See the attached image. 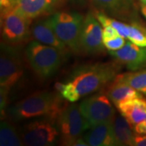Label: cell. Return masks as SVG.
I'll list each match as a JSON object with an SVG mask.
<instances>
[{
  "label": "cell",
  "instance_id": "obj_1",
  "mask_svg": "<svg viewBox=\"0 0 146 146\" xmlns=\"http://www.w3.org/2000/svg\"><path fill=\"white\" fill-rule=\"evenodd\" d=\"M116 70L110 63H96L76 70L60 93L63 99L76 102L114 80Z\"/></svg>",
  "mask_w": 146,
  "mask_h": 146
},
{
  "label": "cell",
  "instance_id": "obj_2",
  "mask_svg": "<svg viewBox=\"0 0 146 146\" xmlns=\"http://www.w3.org/2000/svg\"><path fill=\"white\" fill-rule=\"evenodd\" d=\"M63 97L48 92H38L21 100L11 107L9 115L16 120H23L46 115L50 119L57 120L67 104Z\"/></svg>",
  "mask_w": 146,
  "mask_h": 146
},
{
  "label": "cell",
  "instance_id": "obj_3",
  "mask_svg": "<svg viewBox=\"0 0 146 146\" xmlns=\"http://www.w3.org/2000/svg\"><path fill=\"white\" fill-rule=\"evenodd\" d=\"M25 55L33 70L40 77L46 78L51 76L60 68L65 54L55 47L35 40L27 46Z\"/></svg>",
  "mask_w": 146,
  "mask_h": 146
},
{
  "label": "cell",
  "instance_id": "obj_4",
  "mask_svg": "<svg viewBox=\"0 0 146 146\" xmlns=\"http://www.w3.org/2000/svg\"><path fill=\"white\" fill-rule=\"evenodd\" d=\"M84 18L76 12H57L48 18L55 34L70 50L80 52V39Z\"/></svg>",
  "mask_w": 146,
  "mask_h": 146
},
{
  "label": "cell",
  "instance_id": "obj_5",
  "mask_svg": "<svg viewBox=\"0 0 146 146\" xmlns=\"http://www.w3.org/2000/svg\"><path fill=\"white\" fill-rule=\"evenodd\" d=\"M62 143L64 145H74L84 131L90 126L80 109V106L72 102L67 105L57 119Z\"/></svg>",
  "mask_w": 146,
  "mask_h": 146
},
{
  "label": "cell",
  "instance_id": "obj_6",
  "mask_svg": "<svg viewBox=\"0 0 146 146\" xmlns=\"http://www.w3.org/2000/svg\"><path fill=\"white\" fill-rule=\"evenodd\" d=\"M108 96L96 94L85 98L80 103L84 118L91 127L104 123H112L115 111Z\"/></svg>",
  "mask_w": 146,
  "mask_h": 146
},
{
  "label": "cell",
  "instance_id": "obj_7",
  "mask_svg": "<svg viewBox=\"0 0 146 146\" xmlns=\"http://www.w3.org/2000/svg\"><path fill=\"white\" fill-rule=\"evenodd\" d=\"M29 20L12 6L1 10L2 35L9 44L25 41L29 33Z\"/></svg>",
  "mask_w": 146,
  "mask_h": 146
},
{
  "label": "cell",
  "instance_id": "obj_8",
  "mask_svg": "<svg viewBox=\"0 0 146 146\" xmlns=\"http://www.w3.org/2000/svg\"><path fill=\"white\" fill-rule=\"evenodd\" d=\"M24 70L19 53L9 45L1 46L0 56V84L11 88L23 76Z\"/></svg>",
  "mask_w": 146,
  "mask_h": 146
},
{
  "label": "cell",
  "instance_id": "obj_9",
  "mask_svg": "<svg viewBox=\"0 0 146 146\" xmlns=\"http://www.w3.org/2000/svg\"><path fill=\"white\" fill-rule=\"evenodd\" d=\"M58 136L57 129L46 121H35L25 125L21 132L23 144L29 146L54 145Z\"/></svg>",
  "mask_w": 146,
  "mask_h": 146
},
{
  "label": "cell",
  "instance_id": "obj_10",
  "mask_svg": "<svg viewBox=\"0 0 146 146\" xmlns=\"http://www.w3.org/2000/svg\"><path fill=\"white\" fill-rule=\"evenodd\" d=\"M96 16L89 13L84 17L80 39V52L94 54L102 52L104 49L102 29Z\"/></svg>",
  "mask_w": 146,
  "mask_h": 146
},
{
  "label": "cell",
  "instance_id": "obj_11",
  "mask_svg": "<svg viewBox=\"0 0 146 146\" xmlns=\"http://www.w3.org/2000/svg\"><path fill=\"white\" fill-rule=\"evenodd\" d=\"M109 53L130 71H137L146 67V47H141L128 42L119 50Z\"/></svg>",
  "mask_w": 146,
  "mask_h": 146
},
{
  "label": "cell",
  "instance_id": "obj_12",
  "mask_svg": "<svg viewBox=\"0 0 146 146\" xmlns=\"http://www.w3.org/2000/svg\"><path fill=\"white\" fill-rule=\"evenodd\" d=\"M57 0H13V7L29 21L48 14Z\"/></svg>",
  "mask_w": 146,
  "mask_h": 146
},
{
  "label": "cell",
  "instance_id": "obj_13",
  "mask_svg": "<svg viewBox=\"0 0 146 146\" xmlns=\"http://www.w3.org/2000/svg\"><path fill=\"white\" fill-rule=\"evenodd\" d=\"M31 33L36 41L47 46L55 47L60 51H62L64 54H67L68 50H70L55 34L49 23L48 19L39 21L36 25H34L32 28Z\"/></svg>",
  "mask_w": 146,
  "mask_h": 146
},
{
  "label": "cell",
  "instance_id": "obj_14",
  "mask_svg": "<svg viewBox=\"0 0 146 146\" xmlns=\"http://www.w3.org/2000/svg\"><path fill=\"white\" fill-rule=\"evenodd\" d=\"M116 107L131 127L146 119V100L143 98L126 100Z\"/></svg>",
  "mask_w": 146,
  "mask_h": 146
},
{
  "label": "cell",
  "instance_id": "obj_15",
  "mask_svg": "<svg viewBox=\"0 0 146 146\" xmlns=\"http://www.w3.org/2000/svg\"><path fill=\"white\" fill-rule=\"evenodd\" d=\"M112 123H104L91 127L88 132L84 135L83 139L91 146L114 145Z\"/></svg>",
  "mask_w": 146,
  "mask_h": 146
},
{
  "label": "cell",
  "instance_id": "obj_16",
  "mask_svg": "<svg viewBox=\"0 0 146 146\" xmlns=\"http://www.w3.org/2000/svg\"><path fill=\"white\" fill-rule=\"evenodd\" d=\"M107 96L115 106L126 100L135 98H142L141 93L138 92L125 82L118 80L116 76L114 80V83L107 91Z\"/></svg>",
  "mask_w": 146,
  "mask_h": 146
},
{
  "label": "cell",
  "instance_id": "obj_17",
  "mask_svg": "<svg viewBox=\"0 0 146 146\" xmlns=\"http://www.w3.org/2000/svg\"><path fill=\"white\" fill-rule=\"evenodd\" d=\"M114 145L126 146L133 145L134 134L131 130V126L121 115L117 116L112 123Z\"/></svg>",
  "mask_w": 146,
  "mask_h": 146
},
{
  "label": "cell",
  "instance_id": "obj_18",
  "mask_svg": "<svg viewBox=\"0 0 146 146\" xmlns=\"http://www.w3.org/2000/svg\"><path fill=\"white\" fill-rule=\"evenodd\" d=\"M22 145V139L17 134L15 127L9 123L2 121L0 125V145L21 146Z\"/></svg>",
  "mask_w": 146,
  "mask_h": 146
},
{
  "label": "cell",
  "instance_id": "obj_19",
  "mask_svg": "<svg viewBox=\"0 0 146 146\" xmlns=\"http://www.w3.org/2000/svg\"><path fill=\"white\" fill-rule=\"evenodd\" d=\"M116 78L129 84L141 94L146 95V69L137 72H128L116 76Z\"/></svg>",
  "mask_w": 146,
  "mask_h": 146
},
{
  "label": "cell",
  "instance_id": "obj_20",
  "mask_svg": "<svg viewBox=\"0 0 146 146\" xmlns=\"http://www.w3.org/2000/svg\"><path fill=\"white\" fill-rule=\"evenodd\" d=\"M97 19L101 23L102 26H111L114 29H116V31L118 32L119 35L122 36L124 38H127L129 33H130V25H127L125 23H123L121 21L115 20L113 18H110L106 15H105L104 13L102 12H98L96 14Z\"/></svg>",
  "mask_w": 146,
  "mask_h": 146
},
{
  "label": "cell",
  "instance_id": "obj_21",
  "mask_svg": "<svg viewBox=\"0 0 146 146\" xmlns=\"http://www.w3.org/2000/svg\"><path fill=\"white\" fill-rule=\"evenodd\" d=\"M94 2L101 7L117 15L126 14L130 7L128 0H94Z\"/></svg>",
  "mask_w": 146,
  "mask_h": 146
},
{
  "label": "cell",
  "instance_id": "obj_22",
  "mask_svg": "<svg viewBox=\"0 0 146 146\" xmlns=\"http://www.w3.org/2000/svg\"><path fill=\"white\" fill-rule=\"evenodd\" d=\"M127 39L136 46L146 47V29L137 23H132Z\"/></svg>",
  "mask_w": 146,
  "mask_h": 146
},
{
  "label": "cell",
  "instance_id": "obj_23",
  "mask_svg": "<svg viewBox=\"0 0 146 146\" xmlns=\"http://www.w3.org/2000/svg\"><path fill=\"white\" fill-rule=\"evenodd\" d=\"M125 39L126 38L123 37L122 36L118 35L113 38L103 41V45H104L105 48H106L109 51L118 50L126 44Z\"/></svg>",
  "mask_w": 146,
  "mask_h": 146
},
{
  "label": "cell",
  "instance_id": "obj_24",
  "mask_svg": "<svg viewBox=\"0 0 146 146\" xmlns=\"http://www.w3.org/2000/svg\"><path fill=\"white\" fill-rule=\"evenodd\" d=\"M1 92H0V109L1 113L3 114L6 109V106L7 105V98L10 88L5 87V86H1Z\"/></svg>",
  "mask_w": 146,
  "mask_h": 146
},
{
  "label": "cell",
  "instance_id": "obj_25",
  "mask_svg": "<svg viewBox=\"0 0 146 146\" xmlns=\"http://www.w3.org/2000/svg\"><path fill=\"white\" fill-rule=\"evenodd\" d=\"M119 35L116 29L111 26H105L102 29V41L108 40Z\"/></svg>",
  "mask_w": 146,
  "mask_h": 146
},
{
  "label": "cell",
  "instance_id": "obj_26",
  "mask_svg": "<svg viewBox=\"0 0 146 146\" xmlns=\"http://www.w3.org/2000/svg\"><path fill=\"white\" fill-rule=\"evenodd\" d=\"M134 131L138 135H146V119L134 126Z\"/></svg>",
  "mask_w": 146,
  "mask_h": 146
},
{
  "label": "cell",
  "instance_id": "obj_27",
  "mask_svg": "<svg viewBox=\"0 0 146 146\" xmlns=\"http://www.w3.org/2000/svg\"><path fill=\"white\" fill-rule=\"evenodd\" d=\"M133 145L146 146V135H136L134 136Z\"/></svg>",
  "mask_w": 146,
  "mask_h": 146
},
{
  "label": "cell",
  "instance_id": "obj_28",
  "mask_svg": "<svg viewBox=\"0 0 146 146\" xmlns=\"http://www.w3.org/2000/svg\"><path fill=\"white\" fill-rule=\"evenodd\" d=\"M141 11L142 15L145 16V18L146 19V5L145 4H141Z\"/></svg>",
  "mask_w": 146,
  "mask_h": 146
},
{
  "label": "cell",
  "instance_id": "obj_29",
  "mask_svg": "<svg viewBox=\"0 0 146 146\" xmlns=\"http://www.w3.org/2000/svg\"><path fill=\"white\" fill-rule=\"evenodd\" d=\"M140 1H141L142 4H145L146 5V0H140Z\"/></svg>",
  "mask_w": 146,
  "mask_h": 146
}]
</instances>
